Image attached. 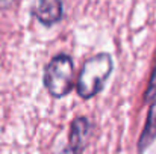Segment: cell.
<instances>
[{
	"label": "cell",
	"mask_w": 156,
	"mask_h": 154,
	"mask_svg": "<svg viewBox=\"0 0 156 154\" xmlns=\"http://www.w3.org/2000/svg\"><path fill=\"white\" fill-rule=\"evenodd\" d=\"M112 71V59L108 53H99L82 65V70L79 73L77 79V94L79 97L88 100L94 95H97L106 82V79L111 76Z\"/></svg>",
	"instance_id": "cell-1"
},
{
	"label": "cell",
	"mask_w": 156,
	"mask_h": 154,
	"mask_svg": "<svg viewBox=\"0 0 156 154\" xmlns=\"http://www.w3.org/2000/svg\"><path fill=\"white\" fill-rule=\"evenodd\" d=\"M44 85L50 95L65 97L73 89V60L67 54L55 56L44 73Z\"/></svg>",
	"instance_id": "cell-2"
},
{
	"label": "cell",
	"mask_w": 156,
	"mask_h": 154,
	"mask_svg": "<svg viewBox=\"0 0 156 154\" xmlns=\"http://www.w3.org/2000/svg\"><path fill=\"white\" fill-rule=\"evenodd\" d=\"M62 2L61 0H37L34 5V15L38 21L46 26H52L62 18Z\"/></svg>",
	"instance_id": "cell-3"
},
{
	"label": "cell",
	"mask_w": 156,
	"mask_h": 154,
	"mask_svg": "<svg viewBox=\"0 0 156 154\" xmlns=\"http://www.w3.org/2000/svg\"><path fill=\"white\" fill-rule=\"evenodd\" d=\"M91 130V125H90V121L87 118H76L73 122H71V127H70V148L74 151V153H80L83 151L85 145H87V141L90 138V132Z\"/></svg>",
	"instance_id": "cell-4"
},
{
	"label": "cell",
	"mask_w": 156,
	"mask_h": 154,
	"mask_svg": "<svg viewBox=\"0 0 156 154\" xmlns=\"http://www.w3.org/2000/svg\"><path fill=\"white\" fill-rule=\"evenodd\" d=\"M156 138V101L152 104L150 110H149V116H147V122H146V127H144V132L140 138V142H138V148H140V153H143Z\"/></svg>",
	"instance_id": "cell-5"
},
{
	"label": "cell",
	"mask_w": 156,
	"mask_h": 154,
	"mask_svg": "<svg viewBox=\"0 0 156 154\" xmlns=\"http://www.w3.org/2000/svg\"><path fill=\"white\" fill-rule=\"evenodd\" d=\"M156 97V63L155 68H153V73H152V77H150V82H149V88L146 91V101H150Z\"/></svg>",
	"instance_id": "cell-6"
},
{
	"label": "cell",
	"mask_w": 156,
	"mask_h": 154,
	"mask_svg": "<svg viewBox=\"0 0 156 154\" xmlns=\"http://www.w3.org/2000/svg\"><path fill=\"white\" fill-rule=\"evenodd\" d=\"M15 0H0V9H9Z\"/></svg>",
	"instance_id": "cell-7"
},
{
	"label": "cell",
	"mask_w": 156,
	"mask_h": 154,
	"mask_svg": "<svg viewBox=\"0 0 156 154\" xmlns=\"http://www.w3.org/2000/svg\"><path fill=\"white\" fill-rule=\"evenodd\" d=\"M58 154H76V153H74V151H73V150L68 147V148H64V150H61V151H59Z\"/></svg>",
	"instance_id": "cell-8"
}]
</instances>
